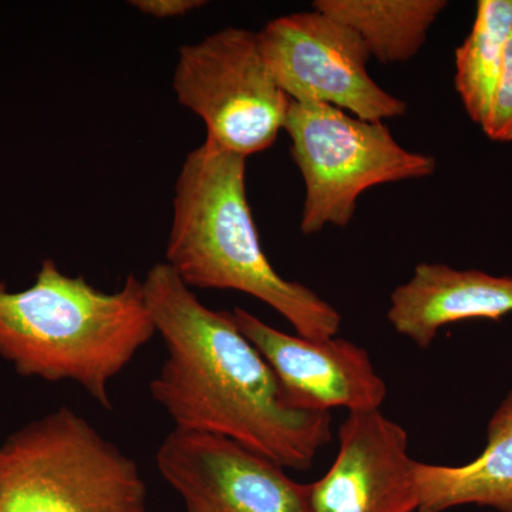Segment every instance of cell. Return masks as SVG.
Wrapping results in <instances>:
<instances>
[{
    "instance_id": "6da1fadb",
    "label": "cell",
    "mask_w": 512,
    "mask_h": 512,
    "mask_svg": "<svg viewBox=\"0 0 512 512\" xmlns=\"http://www.w3.org/2000/svg\"><path fill=\"white\" fill-rule=\"evenodd\" d=\"M143 288L167 352L151 397L174 429L224 437L291 470L311 468L332 440L330 413L293 409L231 312L207 308L165 262L147 272Z\"/></svg>"
},
{
    "instance_id": "7a4b0ae2",
    "label": "cell",
    "mask_w": 512,
    "mask_h": 512,
    "mask_svg": "<svg viewBox=\"0 0 512 512\" xmlns=\"http://www.w3.org/2000/svg\"><path fill=\"white\" fill-rule=\"evenodd\" d=\"M247 158L204 141L185 158L173 201L165 264L191 289L247 293L311 340L335 338L338 309L276 272L248 204Z\"/></svg>"
},
{
    "instance_id": "3957f363",
    "label": "cell",
    "mask_w": 512,
    "mask_h": 512,
    "mask_svg": "<svg viewBox=\"0 0 512 512\" xmlns=\"http://www.w3.org/2000/svg\"><path fill=\"white\" fill-rule=\"evenodd\" d=\"M156 333L136 275L104 292L46 258L29 288L0 281V357L20 376L79 384L104 409L111 380Z\"/></svg>"
},
{
    "instance_id": "277c9868",
    "label": "cell",
    "mask_w": 512,
    "mask_h": 512,
    "mask_svg": "<svg viewBox=\"0 0 512 512\" xmlns=\"http://www.w3.org/2000/svg\"><path fill=\"white\" fill-rule=\"evenodd\" d=\"M0 512H148L140 467L70 407L0 443Z\"/></svg>"
},
{
    "instance_id": "5b68a950",
    "label": "cell",
    "mask_w": 512,
    "mask_h": 512,
    "mask_svg": "<svg viewBox=\"0 0 512 512\" xmlns=\"http://www.w3.org/2000/svg\"><path fill=\"white\" fill-rule=\"evenodd\" d=\"M284 130L305 183V235L349 225L360 195L376 185L420 180L436 171V158L406 150L383 123L328 104L291 101Z\"/></svg>"
},
{
    "instance_id": "8992f818",
    "label": "cell",
    "mask_w": 512,
    "mask_h": 512,
    "mask_svg": "<svg viewBox=\"0 0 512 512\" xmlns=\"http://www.w3.org/2000/svg\"><path fill=\"white\" fill-rule=\"evenodd\" d=\"M173 87L197 114L205 141L248 158L274 146L291 100L269 72L258 32L225 28L178 50Z\"/></svg>"
},
{
    "instance_id": "52a82bcc",
    "label": "cell",
    "mask_w": 512,
    "mask_h": 512,
    "mask_svg": "<svg viewBox=\"0 0 512 512\" xmlns=\"http://www.w3.org/2000/svg\"><path fill=\"white\" fill-rule=\"evenodd\" d=\"M258 40L276 84L295 103L328 104L373 123L407 111L370 77L362 39L318 10L271 20Z\"/></svg>"
},
{
    "instance_id": "ba28073f",
    "label": "cell",
    "mask_w": 512,
    "mask_h": 512,
    "mask_svg": "<svg viewBox=\"0 0 512 512\" xmlns=\"http://www.w3.org/2000/svg\"><path fill=\"white\" fill-rule=\"evenodd\" d=\"M156 463L185 512H309L308 484L224 437L173 429Z\"/></svg>"
},
{
    "instance_id": "9c48e42d",
    "label": "cell",
    "mask_w": 512,
    "mask_h": 512,
    "mask_svg": "<svg viewBox=\"0 0 512 512\" xmlns=\"http://www.w3.org/2000/svg\"><path fill=\"white\" fill-rule=\"evenodd\" d=\"M235 325L274 370L286 402L302 412L349 413L380 410L386 382L369 353L346 339L311 340L272 328L251 312L235 308Z\"/></svg>"
},
{
    "instance_id": "30bf717a",
    "label": "cell",
    "mask_w": 512,
    "mask_h": 512,
    "mask_svg": "<svg viewBox=\"0 0 512 512\" xmlns=\"http://www.w3.org/2000/svg\"><path fill=\"white\" fill-rule=\"evenodd\" d=\"M409 436L380 410L349 413L328 473L308 484L309 512H417Z\"/></svg>"
},
{
    "instance_id": "8fae6325",
    "label": "cell",
    "mask_w": 512,
    "mask_h": 512,
    "mask_svg": "<svg viewBox=\"0 0 512 512\" xmlns=\"http://www.w3.org/2000/svg\"><path fill=\"white\" fill-rule=\"evenodd\" d=\"M512 313V278L476 269L420 264L390 296L387 320L397 333L427 349L444 326L466 319L498 320Z\"/></svg>"
},
{
    "instance_id": "7c38bea8",
    "label": "cell",
    "mask_w": 512,
    "mask_h": 512,
    "mask_svg": "<svg viewBox=\"0 0 512 512\" xmlns=\"http://www.w3.org/2000/svg\"><path fill=\"white\" fill-rule=\"evenodd\" d=\"M417 512H446L464 505L512 512V392L500 404L487 430L483 453L463 466L416 461Z\"/></svg>"
},
{
    "instance_id": "4fadbf2b",
    "label": "cell",
    "mask_w": 512,
    "mask_h": 512,
    "mask_svg": "<svg viewBox=\"0 0 512 512\" xmlns=\"http://www.w3.org/2000/svg\"><path fill=\"white\" fill-rule=\"evenodd\" d=\"M444 0H316L313 9L348 26L382 64L404 63L420 52Z\"/></svg>"
},
{
    "instance_id": "5bb4252c",
    "label": "cell",
    "mask_w": 512,
    "mask_h": 512,
    "mask_svg": "<svg viewBox=\"0 0 512 512\" xmlns=\"http://www.w3.org/2000/svg\"><path fill=\"white\" fill-rule=\"evenodd\" d=\"M511 33L512 0H480L473 30L456 52L457 93L470 119L481 127L490 113Z\"/></svg>"
},
{
    "instance_id": "9a60e30c",
    "label": "cell",
    "mask_w": 512,
    "mask_h": 512,
    "mask_svg": "<svg viewBox=\"0 0 512 512\" xmlns=\"http://www.w3.org/2000/svg\"><path fill=\"white\" fill-rule=\"evenodd\" d=\"M481 128L491 140L501 143L512 141V33L505 46L503 69L490 113Z\"/></svg>"
},
{
    "instance_id": "2e32d148",
    "label": "cell",
    "mask_w": 512,
    "mask_h": 512,
    "mask_svg": "<svg viewBox=\"0 0 512 512\" xmlns=\"http://www.w3.org/2000/svg\"><path fill=\"white\" fill-rule=\"evenodd\" d=\"M134 8L154 19L181 18L194 10L204 8L202 0H133Z\"/></svg>"
}]
</instances>
